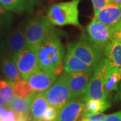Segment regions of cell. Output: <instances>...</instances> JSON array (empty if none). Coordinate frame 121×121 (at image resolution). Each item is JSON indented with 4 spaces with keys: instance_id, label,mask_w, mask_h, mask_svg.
I'll use <instances>...</instances> for the list:
<instances>
[{
    "instance_id": "obj_11",
    "label": "cell",
    "mask_w": 121,
    "mask_h": 121,
    "mask_svg": "<svg viewBox=\"0 0 121 121\" xmlns=\"http://www.w3.org/2000/svg\"><path fill=\"white\" fill-rule=\"evenodd\" d=\"M86 101L82 96L68 100L59 111L54 121H77L82 113Z\"/></svg>"
},
{
    "instance_id": "obj_1",
    "label": "cell",
    "mask_w": 121,
    "mask_h": 121,
    "mask_svg": "<svg viewBox=\"0 0 121 121\" xmlns=\"http://www.w3.org/2000/svg\"><path fill=\"white\" fill-rule=\"evenodd\" d=\"M56 33L44 40L37 49L39 68L60 75L63 71L65 50Z\"/></svg>"
},
{
    "instance_id": "obj_16",
    "label": "cell",
    "mask_w": 121,
    "mask_h": 121,
    "mask_svg": "<svg viewBox=\"0 0 121 121\" xmlns=\"http://www.w3.org/2000/svg\"><path fill=\"white\" fill-rule=\"evenodd\" d=\"M94 67L88 65L69 51L67 52L63 60V70L67 73L89 71L95 69Z\"/></svg>"
},
{
    "instance_id": "obj_34",
    "label": "cell",
    "mask_w": 121,
    "mask_h": 121,
    "mask_svg": "<svg viewBox=\"0 0 121 121\" xmlns=\"http://www.w3.org/2000/svg\"><path fill=\"white\" fill-rule=\"evenodd\" d=\"M57 0H49V3H51V4H52V3H55V2H56Z\"/></svg>"
},
{
    "instance_id": "obj_24",
    "label": "cell",
    "mask_w": 121,
    "mask_h": 121,
    "mask_svg": "<svg viewBox=\"0 0 121 121\" xmlns=\"http://www.w3.org/2000/svg\"><path fill=\"white\" fill-rule=\"evenodd\" d=\"M59 110L52 106H48L47 110L41 117V120L43 121H54L58 116Z\"/></svg>"
},
{
    "instance_id": "obj_25",
    "label": "cell",
    "mask_w": 121,
    "mask_h": 121,
    "mask_svg": "<svg viewBox=\"0 0 121 121\" xmlns=\"http://www.w3.org/2000/svg\"><path fill=\"white\" fill-rule=\"evenodd\" d=\"M0 20H2L5 24L9 26H12V20H13V15L9 11L5 9L0 4Z\"/></svg>"
},
{
    "instance_id": "obj_17",
    "label": "cell",
    "mask_w": 121,
    "mask_h": 121,
    "mask_svg": "<svg viewBox=\"0 0 121 121\" xmlns=\"http://www.w3.org/2000/svg\"><path fill=\"white\" fill-rule=\"evenodd\" d=\"M48 104L44 91L35 93L30 105V112L33 117L34 121H39L41 118L48 106Z\"/></svg>"
},
{
    "instance_id": "obj_12",
    "label": "cell",
    "mask_w": 121,
    "mask_h": 121,
    "mask_svg": "<svg viewBox=\"0 0 121 121\" xmlns=\"http://www.w3.org/2000/svg\"><path fill=\"white\" fill-rule=\"evenodd\" d=\"M59 75L51 71H44L39 68L28 79L34 92H43L47 90L55 83Z\"/></svg>"
},
{
    "instance_id": "obj_36",
    "label": "cell",
    "mask_w": 121,
    "mask_h": 121,
    "mask_svg": "<svg viewBox=\"0 0 121 121\" xmlns=\"http://www.w3.org/2000/svg\"><path fill=\"white\" fill-rule=\"evenodd\" d=\"M32 1H33V0H32Z\"/></svg>"
},
{
    "instance_id": "obj_5",
    "label": "cell",
    "mask_w": 121,
    "mask_h": 121,
    "mask_svg": "<svg viewBox=\"0 0 121 121\" xmlns=\"http://www.w3.org/2000/svg\"><path fill=\"white\" fill-rule=\"evenodd\" d=\"M109 68L110 66L105 58L95 66L90 81L82 95L86 102L89 99H108L104 90V86Z\"/></svg>"
},
{
    "instance_id": "obj_35",
    "label": "cell",
    "mask_w": 121,
    "mask_h": 121,
    "mask_svg": "<svg viewBox=\"0 0 121 121\" xmlns=\"http://www.w3.org/2000/svg\"><path fill=\"white\" fill-rule=\"evenodd\" d=\"M87 121L86 120V119H85V118H82V119H81V121Z\"/></svg>"
},
{
    "instance_id": "obj_21",
    "label": "cell",
    "mask_w": 121,
    "mask_h": 121,
    "mask_svg": "<svg viewBox=\"0 0 121 121\" xmlns=\"http://www.w3.org/2000/svg\"><path fill=\"white\" fill-rule=\"evenodd\" d=\"M35 93L27 98H20L16 97L12 101L8 103L7 106L16 114H27L30 112V105Z\"/></svg>"
},
{
    "instance_id": "obj_6",
    "label": "cell",
    "mask_w": 121,
    "mask_h": 121,
    "mask_svg": "<svg viewBox=\"0 0 121 121\" xmlns=\"http://www.w3.org/2000/svg\"><path fill=\"white\" fill-rule=\"evenodd\" d=\"M44 93L48 103L59 110L68 100L71 99L66 73L65 72L60 75L52 86L44 91Z\"/></svg>"
},
{
    "instance_id": "obj_7",
    "label": "cell",
    "mask_w": 121,
    "mask_h": 121,
    "mask_svg": "<svg viewBox=\"0 0 121 121\" xmlns=\"http://www.w3.org/2000/svg\"><path fill=\"white\" fill-rule=\"evenodd\" d=\"M121 26V24L107 26L98 21L92 20L86 27L87 35L93 43L104 51L108 43L113 39L115 31Z\"/></svg>"
},
{
    "instance_id": "obj_27",
    "label": "cell",
    "mask_w": 121,
    "mask_h": 121,
    "mask_svg": "<svg viewBox=\"0 0 121 121\" xmlns=\"http://www.w3.org/2000/svg\"><path fill=\"white\" fill-rule=\"evenodd\" d=\"M102 121H121V111L106 115Z\"/></svg>"
},
{
    "instance_id": "obj_32",
    "label": "cell",
    "mask_w": 121,
    "mask_h": 121,
    "mask_svg": "<svg viewBox=\"0 0 121 121\" xmlns=\"http://www.w3.org/2000/svg\"><path fill=\"white\" fill-rule=\"evenodd\" d=\"M110 4L121 5V0H110Z\"/></svg>"
},
{
    "instance_id": "obj_31",
    "label": "cell",
    "mask_w": 121,
    "mask_h": 121,
    "mask_svg": "<svg viewBox=\"0 0 121 121\" xmlns=\"http://www.w3.org/2000/svg\"><path fill=\"white\" fill-rule=\"evenodd\" d=\"M113 39H115V40H118V42L121 43V26L118 30L115 31V32L114 34Z\"/></svg>"
},
{
    "instance_id": "obj_3",
    "label": "cell",
    "mask_w": 121,
    "mask_h": 121,
    "mask_svg": "<svg viewBox=\"0 0 121 121\" xmlns=\"http://www.w3.org/2000/svg\"><path fill=\"white\" fill-rule=\"evenodd\" d=\"M54 26L44 16H36L30 19L24 27L27 47L37 51L44 40L59 33Z\"/></svg>"
},
{
    "instance_id": "obj_29",
    "label": "cell",
    "mask_w": 121,
    "mask_h": 121,
    "mask_svg": "<svg viewBox=\"0 0 121 121\" xmlns=\"http://www.w3.org/2000/svg\"><path fill=\"white\" fill-rule=\"evenodd\" d=\"M9 110V108L7 106H0V120L3 121L5 118L7 117Z\"/></svg>"
},
{
    "instance_id": "obj_20",
    "label": "cell",
    "mask_w": 121,
    "mask_h": 121,
    "mask_svg": "<svg viewBox=\"0 0 121 121\" xmlns=\"http://www.w3.org/2000/svg\"><path fill=\"white\" fill-rule=\"evenodd\" d=\"M32 0H0V4L6 10L22 13L32 7Z\"/></svg>"
},
{
    "instance_id": "obj_4",
    "label": "cell",
    "mask_w": 121,
    "mask_h": 121,
    "mask_svg": "<svg viewBox=\"0 0 121 121\" xmlns=\"http://www.w3.org/2000/svg\"><path fill=\"white\" fill-rule=\"evenodd\" d=\"M67 51L94 67L104 58V51L93 43L87 35H83L79 40L69 43Z\"/></svg>"
},
{
    "instance_id": "obj_18",
    "label": "cell",
    "mask_w": 121,
    "mask_h": 121,
    "mask_svg": "<svg viewBox=\"0 0 121 121\" xmlns=\"http://www.w3.org/2000/svg\"><path fill=\"white\" fill-rule=\"evenodd\" d=\"M121 79V68L110 67L104 86V90L108 98L114 91H117Z\"/></svg>"
},
{
    "instance_id": "obj_2",
    "label": "cell",
    "mask_w": 121,
    "mask_h": 121,
    "mask_svg": "<svg viewBox=\"0 0 121 121\" xmlns=\"http://www.w3.org/2000/svg\"><path fill=\"white\" fill-rule=\"evenodd\" d=\"M79 2L80 0H71L53 4L48 9L47 17L55 26L72 25L81 28L78 9Z\"/></svg>"
},
{
    "instance_id": "obj_10",
    "label": "cell",
    "mask_w": 121,
    "mask_h": 121,
    "mask_svg": "<svg viewBox=\"0 0 121 121\" xmlns=\"http://www.w3.org/2000/svg\"><path fill=\"white\" fill-rule=\"evenodd\" d=\"M94 70L82 72L66 73L67 81L71 94V98H79L83 95L90 81Z\"/></svg>"
},
{
    "instance_id": "obj_15",
    "label": "cell",
    "mask_w": 121,
    "mask_h": 121,
    "mask_svg": "<svg viewBox=\"0 0 121 121\" xmlns=\"http://www.w3.org/2000/svg\"><path fill=\"white\" fill-rule=\"evenodd\" d=\"M0 69L5 78L12 82L22 79L15 61L8 55H1Z\"/></svg>"
},
{
    "instance_id": "obj_30",
    "label": "cell",
    "mask_w": 121,
    "mask_h": 121,
    "mask_svg": "<svg viewBox=\"0 0 121 121\" xmlns=\"http://www.w3.org/2000/svg\"><path fill=\"white\" fill-rule=\"evenodd\" d=\"M114 99L117 101H121V82L119 83V85H118V90L117 91V93L115 94L114 96Z\"/></svg>"
},
{
    "instance_id": "obj_23",
    "label": "cell",
    "mask_w": 121,
    "mask_h": 121,
    "mask_svg": "<svg viewBox=\"0 0 121 121\" xmlns=\"http://www.w3.org/2000/svg\"><path fill=\"white\" fill-rule=\"evenodd\" d=\"M12 82L8 79H0V97L7 103L14 98Z\"/></svg>"
},
{
    "instance_id": "obj_9",
    "label": "cell",
    "mask_w": 121,
    "mask_h": 121,
    "mask_svg": "<svg viewBox=\"0 0 121 121\" xmlns=\"http://www.w3.org/2000/svg\"><path fill=\"white\" fill-rule=\"evenodd\" d=\"M23 79L28 80L30 76L39 69L37 51L26 47L13 59Z\"/></svg>"
},
{
    "instance_id": "obj_26",
    "label": "cell",
    "mask_w": 121,
    "mask_h": 121,
    "mask_svg": "<svg viewBox=\"0 0 121 121\" xmlns=\"http://www.w3.org/2000/svg\"><path fill=\"white\" fill-rule=\"evenodd\" d=\"M91 2L94 13H96L106 5L110 4V0H91Z\"/></svg>"
},
{
    "instance_id": "obj_14",
    "label": "cell",
    "mask_w": 121,
    "mask_h": 121,
    "mask_svg": "<svg viewBox=\"0 0 121 121\" xmlns=\"http://www.w3.org/2000/svg\"><path fill=\"white\" fill-rule=\"evenodd\" d=\"M104 56L110 67L121 68V43L112 39L104 48Z\"/></svg>"
},
{
    "instance_id": "obj_28",
    "label": "cell",
    "mask_w": 121,
    "mask_h": 121,
    "mask_svg": "<svg viewBox=\"0 0 121 121\" xmlns=\"http://www.w3.org/2000/svg\"><path fill=\"white\" fill-rule=\"evenodd\" d=\"M11 26L5 24L2 20H0V40L4 36L5 34L9 30Z\"/></svg>"
},
{
    "instance_id": "obj_8",
    "label": "cell",
    "mask_w": 121,
    "mask_h": 121,
    "mask_svg": "<svg viewBox=\"0 0 121 121\" xmlns=\"http://www.w3.org/2000/svg\"><path fill=\"white\" fill-rule=\"evenodd\" d=\"M27 47L24 28L18 27L0 43V53L14 59L22 50Z\"/></svg>"
},
{
    "instance_id": "obj_22",
    "label": "cell",
    "mask_w": 121,
    "mask_h": 121,
    "mask_svg": "<svg viewBox=\"0 0 121 121\" xmlns=\"http://www.w3.org/2000/svg\"><path fill=\"white\" fill-rule=\"evenodd\" d=\"M12 87L14 95L17 98H27L34 93L28 82L23 79L12 82Z\"/></svg>"
},
{
    "instance_id": "obj_19",
    "label": "cell",
    "mask_w": 121,
    "mask_h": 121,
    "mask_svg": "<svg viewBox=\"0 0 121 121\" xmlns=\"http://www.w3.org/2000/svg\"><path fill=\"white\" fill-rule=\"evenodd\" d=\"M111 106L108 99H89L83 108L82 115L99 114L107 110Z\"/></svg>"
},
{
    "instance_id": "obj_33",
    "label": "cell",
    "mask_w": 121,
    "mask_h": 121,
    "mask_svg": "<svg viewBox=\"0 0 121 121\" xmlns=\"http://www.w3.org/2000/svg\"><path fill=\"white\" fill-rule=\"evenodd\" d=\"M7 105H8V103L0 97V106H5Z\"/></svg>"
},
{
    "instance_id": "obj_13",
    "label": "cell",
    "mask_w": 121,
    "mask_h": 121,
    "mask_svg": "<svg viewBox=\"0 0 121 121\" xmlns=\"http://www.w3.org/2000/svg\"><path fill=\"white\" fill-rule=\"evenodd\" d=\"M93 20L107 26L121 24V5L109 4L94 13Z\"/></svg>"
}]
</instances>
